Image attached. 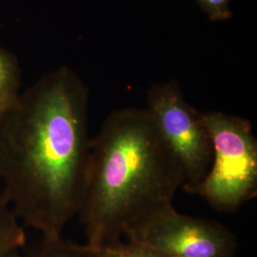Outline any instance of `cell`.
<instances>
[{"instance_id":"1","label":"cell","mask_w":257,"mask_h":257,"mask_svg":"<svg viewBox=\"0 0 257 257\" xmlns=\"http://www.w3.org/2000/svg\"><path fill=\"white\" fill-rule=\"evenodd\" d=\"M89 90L60 67L0 112V178L13 211L43 237L60 236L78 214L92 138Z\"/></svg>"},{"instance_id":"2","label":"cell","mask_w":257,"mask_h":257,"mask_svg":"<svg viewBox=\"0 0 257 257\" xmlns=\"http://www.w3.org/2000/svg\"><path fill=\"white\" fill-rule=\"evenodd\" d=\"M183 167L147 108L111 112L91 141L78 214L87 245L102 248L173 205Z\"/></svg>"},{"instance_id":"3","label":"cell","mask_w":257,"mask_h":257,"mask_svg":"<svg viewBox=\"0 0 257 257\" xmlns=\"http://www.w3.org/2000/svg\"><path fill=\"white\" fill-rule=\"evenodd\" d=\"M212 146L211 169L193 191L215 210L236 211L257 193V139L250 122L221 111H201Z\"/></svg>"},{"instance_id":"4","label":"cell","mask_w":257,"mask_h":257,"mask_svg":"<svg viewBox=\"0 0 257 257\" xmlns=\"http://www.w3.org/2000/svg\"><path fill=\"white\" fill-rule=\"evenodd\" d=\"M147 104L160 134L183 167L184 190L193 193L212 162L211 138L201 111L186 101L176 80L153 86L147 92Z\"/></svg>"},{"instance_id":"5","label":"cell","mask_w":257,"mask_h":257,"mask_svg":"<svg viewBox=\"0 0 257 257\" xmlns=\"http://www.w3.org/2000/svg\"><path fill=\"white\" fill-rule=\"evenodd\" d=\"M128 241L165 257H233L235 235L216 221L196 218L170 205L126 233Z\"/></svg>"},{"instance_id":"6","label":"cell","mask_w":257,"mask_h":257,"mask_svg":"<svg viewBox=\"0 0 257 257\" xmlns=\"http://www.w3.org/2000/svg\"><path fill=\"white\" fill-rule=\"evenodd\" d=\"M6 196L0 192V257H22L26 234Z\"/></svg>"},{"instance_id":"7","label":"cell","mask_w":257,"mask_h":257,"mask_svg":"<svg viewBox=\"0 0 257 257\" xmlns=\"http://www.w3.org/2000/svg\"><path fill=\"white\" fill-rule=\"evenodd\" d=\"M22 257H106L100 248L65 241L60 236L43 237L40 246Z\"/></svg>"},{"instance_id":"8","label":"cell","mask_w":257,"mask_h":257,"mask_svg":"<svg viewBox=\"0 0 257 257\" xmlns=\"http://www.w3.org/2000/svg\"><path fill=\"white\" fill-rule=\"evenodd\" d=\"M20 79L18 61L8 52L0 48V112L19 95Z\"/></svg>"},{"instance_id":"9","label":"cell","mask_w":257,"mask_h":257,"mask_svg":"<svg viewBox=\"0 0 257 257\" xmlns=\"http://www.w3.org/2000/svg\"><path fill=\"white\" fill-rule=\"evenodd\" d=\"M100 249L106 257H165L153 249L131 241L127 243L119 241Z\"/></svg>"},{"instance_id":"10","label":"cell","mask_w":257,"mask_h":257,"mask_svg":"<svg viewBox=\"0 0 257 257\" xmlns=\"http://www.w3.org/2000/svg\"><path fill=\"white\" fill-rule=\"evenodd\" d=\"M233 0H196L197 5L212 22H223L232 18Z\"/></svg>"}]
</instances>
